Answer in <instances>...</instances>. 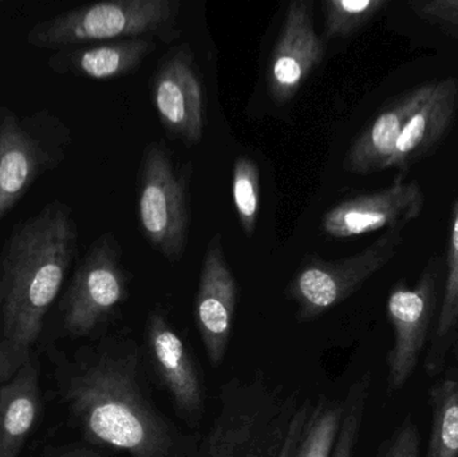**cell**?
<instances>
[{
    "instance_id": "6",
    "label": "cell",
    "mask_w": 458,
    "mask_h": 457,
    "mask_svg": "<svg viewBox=\"0 0 458 457\" xmlns=\"http://www.w3.org/2000/svg\"><path fill=\"white\" fill-rule=\"evenodd\" d=\"M139 193V219L145 239L169 262H179L190 233L188 179L176 173L160 144H150L145 150Z\"/></svg>"
},
{
    "instance_id": "16",
    "label": "cell",
    "mask_w": 458,
    "mask_h": 457,
    "mask_svg": "<svg viewBox=\"0 0 458 457\" xmlns=\"http://www.w3.org/2000/svg\"><path fill=\"white\" fill-rule=\"evenodd\" d=\"M429 90L430 82H427L386 105L352 142L344 157V169L360 176L386 171L409 117L427 98Z\"/></svg>"
},
{
    "instance_id": "28",
    "label": "cell",
    "mask_w": 458,
    "mask_h": 457,
    "mask_svg": "<svg viewBox=\"0 0 458 457\" xmlns=\"http://www.w3.org/2000/svg\"><path fill=\"white\" fill-rule=\"evenodd\" d=\"M58 457H99V455L90 450H74Z\"/></svg>"
},
{
    "instance_id": "8",
    "label": "cell",
    "mask_w": 458,
    "mask_h": 457,
    "mask_svg": "<svg viewBox=\"0 0 458 457\" xmlns=\"http://www.w3.org/2000/svg\"><path fill=\"white\" fill-rule=\"evenodd\" d=\"M64 137L53 139V118L38 113L0 115V222L34 182L64 158Z\"/></svg>"
},
{
    "instance_id": "5",
    "label": "cell",
    "mask_w": 458,
    "mask_h": 457,
    "mask_svg": "<svg viewBox=\"0 0 458 457\" xmlns=\"http://www.w3.org/2000/svg\"><path fill=\"white\" fill-rule=\"evenodd\" d=\"M403 230L387 231L368 249L338 260H303L287 287L299 321L319 318L358 292L397 255Z\"/></svg>"
},
{
    "instance_id": "20",
    "label": "cell",
    "mask_w": 458,
    "mask_h": 457,
    "mask_svg": "<svg viewBox=\"0 0 458 457\" xmlns=\"http://www.w3.org/2000/svg\"><path fill=\"white\" fill-rule=\"evenodd\" d=\"M432 429L427 457H458V380L446 377L430 389Z\"/></svg>"
},
{
    "instance_id": "22",
    "label": "cell",
    "mask_w": 458,
    "mask_h": 457,
    "mask_svg": "<svg viewBox=\"0 0 458 457\" xmlns=\"http://www.w3.org/2000/svg\"><path fill=\"white\" fill-rule=\"evenodd\" d=\"M390 5V0H326L325 37L346 39L368 26L376 16Z\"/></svg>"
},
{
    "instance_id": "29",
    "label": "cell",
    "mask_w": 458,
    "mask_h": 457,
    "mask_svg": "<svg viewBox=\"0 0 458 457\" xmlns=\"http://www.w3.org/2000/svg\"><path fill=\"white\" fill-rule=\"evenodd\" d=\"M198 457H206V456H203V455H199Z\"/></svg>"
},
{
    "instance_id": "14",
    "label": "cell",
    "mask_w": 458,
    "mask_h": 457,
    "mask_svg": "<svg viewBox=\"0 0 458 457\" xmlns=\"http://www.w3.org/2000/svg\"><path fill=\"white\" fill-rule=\"evenodd\" d=\"M237 292L236 279L225 260L219 233L207 247L195 300L196 327L214 367H219L227 353Z\"/></svg>"
},
{
    "instance_id": "13",
    "label": "cell",
    "mask_w": 458,
    "mask_h": 457,
    "mask_svg": "<svg viewBox=\"0 0 458 457\" xmlns=\"http://www.w3.org/2000/svg\"><path fill=\"white\" fill-rule=\"evenodd\" d=\"M153 104L164 128L188 145L204 133L203 85L190 48H176L156 72Z\"/></svg>"
},
{
    "instance_id": "11",
    "label": "cell",
    "mask_w": 458,
    "mask_h": 457,
    "mask_svg": "<svg viewBox=\"0 0 458 457\" xmlns=\"http://www.w3.org/2000/svg\"><path fill=\"white\" fill-rule=\"evenodd\" d=\"M323 56L325 42L315 31L312 3L291 2L269 59L267 80L272 99L280 105L290 102Z\"/></svg>"
},
{
    "instance_id": "26",
    "label": "cell",
    "mask_w": 458,
    "mask_h": 457,
    "mask_svg": "<svg viewBox=\"0 0 458 457\" xmlns=\"http://www.w3.org/2000/svg\"><path fill=\"white\" fill-rule=\"evenodd\" d=\"M421 435L411 418L405 419L387 440L378 457H420Z\"/></svg>"
},
{
    "instance_id": "4",
    "label": "cell",
    "mask_w": 458,
    "mask_h": 457,
    "mask_svg": "<svg viewBox=\"0 0 458 457\" xmlns=\"http://www.w3.org/2000/svg\"><path fill=\"white\" fill-rule=\"evenodd\" d=\"M179 0H107L72 8L35 24L29 45L62 50L110 40L179 38Z\"/></svg>"
},
{
    "instance_id": "9",
    "label": "cell",
    "mask_w": 458,
    "mask_h": 457,
    "mask_svg": "<svg viewBox=\"0 0 458 457\" xmlns=\"http://www.w3.org/2000/svg\"><path fill=\"white\" fill-rule=\"evenodd\" d=\"M438 268L430 263L414 286L398 284L387 298V317L392 324L393 346L387 356V384L390 392H398L413 376L432 340L433 322L437 319Z\"/></svg>"
},
{
    "instance_id": "27",
    "label": "cell",
    "mask_w": 458,
    "mask_h": 457,
    "mask_svg": "<svg viewBox=\"0 0 458 457\" xmlns=\"http://www.w3.org/2000/svg\"><path fill=\"white\" fill-rule=\"evenodd\" d=\"M312 402H303L301 408H299L295 419H293V426H291L290 434H288L287 440H285L282 456L280 457H293V455H295L296 448H298L301 435H303L304 427H306L307 420H309Z\"/></svg>"
},
{
    "instance_id": "15",
    "label": "cell",
    "mask_w": 458,
    "mask_h": 457,
    "mask_svg": "<svg viewBox=\"0 0 458 457\" xmlns=\"http://www.w3.org/2000/svg\"><path fill=\"white\" fill-rule=\"evenodd\" d=\"M457 112V78L432 80L427 98L409 117L387 169L403 174L428 157L448 133Z\"/></svg>"
},
{
    "instance_id": "3",
    "label": "cell",
    "mask_w": 458,
    "mask_h": 457,
    "mask_svg": "<svg viewBox=\"0 0 458 457\" xmlns=\"http://www.w3.org/2000/svg\"><path fill=\"white\" fill-rule=\"evenodd\" d=\"M299 408L295 394H285L264 378L228 381L199 455L280 457Z\"/></svg>"
},
{
    "instance_id": "1",
    "label": "cell",
    "mask_w": 458,
    "mask_h": 457,
    "mask_svg": "<svg viewBox=\"0 0 458 457\" xmlns=\"http://www.w3.org/2000/svg\"><path fill=\"white\" fill-rule=\"evenodd\" d=\"M66 399L86 439L131 457H198L195 436L161 413L150 394L139 343L114 337L98 346L67 385Z\"/></svg>"
},
{
    "instance_id": "18",
    "label": "cell",
    "mask_w": 458,
    "mask_h": 457,
    "mask_svg": "<svg viewBox=\"0 0 458 457\" xmlns=\"http://www.w3.org/2000/svg\"><path fill=\"white\" fill-rule=\"evenodd\" d=\"M39 369L30 360L0 386V457H18L40 415Z\"/></svg>"
},
{
    "instance_id": "17",
    "label": "cell",
    "mask_w": 458,
    "mask_h": 457,
    "mask_svg": "<svg viewBox=\"0 0 458 457\" xmlns=\"http://www.w3.org/2000/svg\"><path fill=\"white\" fill-rule=\"evenodd\" d=\"M153 50H156V40L150 38L110 40L62 48L48 58L47 63L56 74L114 80L139 69Z\"/></svg>"
},
{
    "instance_id": "12",
    "label": "cell",
    "mask_w": 458,
    "mask_h": 457,
    "mask_svg": "<svg viewBox=\"0 0 458 457\" xmlns=\"http://www.w3.org/2000/svg\"><path fill=\"white\" fill-rule=\"evenodd\" d=\"M147 348L150 368L180 415L187 420H200L204 410L200 370L163 311H152L148 317Z\"/></svg>"
},
{
    "instance_id": "7",
    "label": "cell",
    "mask_w": 458,
    "mask_h": 457,
    "mask_svg": "<svg viewBox=\"0 0 458 457\" xmlns=\"http://www.w3.org/2000/svg\"><path fill=\"white\" fill-rule=\"evenodd\" d=\"M128 284L120 244L113 233H104L91 244L64 292V329L74 337L91 334L125 302Z\"/></svg>"
},
{
    "instance_id": "24",
    "label": "cell",
    "mask_w": 458,
    "mask_h": 457,
    "mask_svg": "<svg viewBox=\"0 0 458 457\" xmlns=\"http://www.w3.org/2000/svg\"><path fill=\"white\" fill-rule=\"evenodd\" d=\"M370 386L371 376L370 373H366L349 389V394L344 402L341 428H339L331 457H352L354 455V450L357 447L358 439H360V428H362L363 418H365Z\"/></svg>"
},
{
    "instance_id": "23",
    "label": "cell",
    "mask_w": 458,
    "mask_h": 457,
    "mask_svg": "<svg viewBox=\"0 0 458 457\" xmlns=\"http://www.w3.org/2000/svg\"><path fill=\"white\" fill-rule=\"evenodd\" d=\"M232 199L242 231L248 238H252L260 208V173L250 158L239 157L234 163Z\"/></svg>"
},
{
    "instance_id": "19",
    "label": "cell",
    "mask_w": 458,
    "mask_h": 457,
    "mask_svg": "<svg viewBox=\"0 0 458 457\" xmlns=\"http://www.w3.org/2000/svg\"><path fill=\"white\" fill-rule=\"evenodd\" d=\"M458 338V199L452 211L451 233L446 254V276L437 319L433 330L432 345L425 360L430 376L441 372L446 354Z\"/></svg>"
},
{
    "instance_id": "21",
    "label": "cell",
    "mask_w": 458,
    "mask_h": 457,
    "mask_svg": "<svg viewBox=\"0 0 458 457\" xmlns=\"http://www.w3.org/2000/svg\"><path fill=\"white\" fill-rule=\"evenodd\" d=\"M344 416V402L322 397L312 404L293 457H331Z\"/></svg>"
},
{
    "instance_id": "2",
    "label": "cell",
    "mask_w": 458,
    "mask_h": 457,
    "mask_svg": "<svg viewBox=\"0 0 458 457\" xmlns=\"http://www.w3.org/2000/svg\"><path fill=\"white\" fill-rule=\"evenodd\" d=\"M77 249V223L61 201L48 203L16 225L5 241L0 257V384L31 360Z\"/></svg>"
},
{
    "instance_id": "10",
    "label": "cell",
    "mask_w": 458,
    "mask_h": 457,
    "mask_svg": "<svg viewBox=\"0 0 458 457\" xmlns=\"http://www.w3.org/2000/svg\"><path fill=\"white\" fill-rule=\"evenodd\" d=\"M421 185L400 174L392 185L354 196L323 215L320 228L334 239H350L385 230H403L424 208Z\"/></svg>"
},
{
    "instance_id": "25",
    "label": "cell",
    "mask_w": 458,
    "mask_h": 457,
    "mask_svg": "<svg viewBox=\"0 0 458 457\" xmlns=\"http://www.w3.org/2000/svg\"><path fill=\"white\" fill-rule=\"evenodd\" d=\"M411 8L425 23L458 37V0H414Z\"/></svg>"
}]
</instances>
